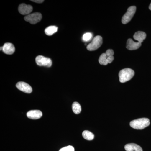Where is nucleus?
Returning <instances> with one entry per match:
<instances>
[{"instance_id": "obj_11", "label": "nucleus", "mask_w": 151, "mask_h": 151, "mask_svg": "<svg viewBox=\"0 0 151 151\" xmlns=\"http://www.w3.org/2000/svg\"><path fill=\"white\" fill-rule=\"evenodd\" d=\"M27 116L28 118L32 119H40L42 116V112L39 110H32L27 112Z\"/></svg>"}, {"instance_id": "obj_13", "label": "nucleus", "mask_w": 151, "mask_h": 151, "mask_svg": "<svg viewBox=\"0 0 151 151\" xmlns=\"http://www.w3.org/2000/svg\"><path fill=\"white\" fill-rule=\"evenodd\" d=\"M146 34L142 31H138L136 32L134 35V38L135 40L137 41L138 42L142 43L144 40L145 39Z\"/></svg>"}, {"instance_id": "obj_14", "label": "nucleus", "mask_w": 151, "mask_h": 151, "mask_svg": "<svg viewBox=\"0 0 151 151\" xmlns=\"http://www.w3.org/2000/svg\"><path fill=\"white\" fill-rule=\"evenodd\" d=\"M58 29V27L55 26H50L45 29V32L47 35L51 36L57 32Z\"/></svg>"}, {"instance_id": "obj_22", "label": "nucleus", "mask_w": 151, "mask_h": 151, "mask_svg": "<svg viewBox=\"0 0 151 151\" xmlns=\"http://www.w3.org/2000/svg\"><path fill=\"white\" fill-rule=\"evenodd\" d=\"M32 1L34 2H35L37 3H42L44 1V0H32L31 1Z\"/></svg>"}, {"instance_id": "obj_12", "label": "nucleus", "mask_w": 151, "mask_h": 151, "mask_svg": "<svg viewBox=\"0 0 151 151\" xmlns=\"http://www.w3.org/2000/svg\"><path fill=\"white\" fill-rule=\"evenodd\" d=\"M126 151H143L140 146L134 143L128 144L125 146Z\"/></svg>"}, {"instance_id": "obj_3", "label": "nucleus", "mask_w": 151, "mask_h": 151, "mask_svg": "<svg viewBox=\"0 0 151 151\" xmlns=\"http://www.w3.org/2000/svg\"><path fill=\"white\" fill-rule=\"evenodd\" d=\"M103 44V38L100 36H96L93 38L92 42L87 46V49L89 51H94L99 48Z\"/></svg>"}, {"instance_id": "obj_16", "label": "nucleus", "mask_w": 151, "mask_h": 151, "mask_svg": "<svg viewBox=\"0 0 151 151\" xmlns=\"http://www.w3.org/2000/svg\"><path fill=\"white\" fill-rule=\"evenodd\" d=\"M72 108L73 113L75 114H78L81 113V105L79 104V103H77V102H74L72 104Z\"/></svg>"}, {"instance_id": "obj_9", "label": "nucleus", "mask_w": 151, "mask_h": 151, "mask_svg": "<svg viewBox=\"0 0 151 151\" xmlns=\"http://www.w3.org/2000/svg\"><path fill=\"white\" fill-rule=\"evenodd\" d=\"M142 45V43L139 42H135L133 40L130 38L127 40V48L129 50H135L139 48Z\"/></svg>"}, {"instance_id": "obj_2", "label": "nucleus", "mask_w": 151, "mask_h": 151, "mask_svg": "<svg viewBox=\"0 0 151 151\" xmlns=\"http://www.w3.org/2000/svg\"><path fill=\"white\" fill-rule=\"evenodd\" d=\"M134 71L129 68L122 69L119 73V81L121 83H125L131 80L134 75Z\"/></svg>"}, {"instance_id": "obj_19", "label": "nucleus", "mask_w": 151, "mask_h": 151, "mask_svg": "<svg viewBox=\"0 0 151 151\" xmlns=\"http://www.w3.org/2000/svg\"><path fill=\"white\" fill-rule=\"evenodd\" d=\"M59 151H74V149L72 146H68L62 148Z\"/></svg>"}, {"instance_id": "obj_1", "label": "nucleus", "mask_w": 151, "mask_h": 151, "mask_svg": "<svg viewBox=\"0 0 151 151\" xmlns=\"http://www.w3.org/2000/svg\"><path fill=\"white\" fill-rule=\"evenodd\" d=\"M150 124V120L147 118H141L133 120L130 123L132 128L136 129L142 130L148 127Z\"/></svg>"}, {"instance_id": "obj_6", "label": "nucleus", "mask_w": 151, "mask_h": 151, "mask_svg": "<svg viewBox=\"0 0 151 151\" xmlns=\"http://www.w3.org/2000/svg\"><path fill=\"white\" fill-rule=\"evenodd\" d=\"M35 61L39 66L50 67L52 65L51 60L42 55H38L36 58Z\"/></svg>"}, {"instance_id": "obj_18", "label": "nucleus", "mask_w": 151, "mask_h": 151, "mask_svg": "<svg viewBox=\"0 0 151 151\" xmlns=\"http://www.w3.org/2000/svg\"><path fill=\"white\" fill-rule=\"evenodd\" d=\"M92 34L90 32H87L83 35L82 37V40L84 42H88L92 39Z\"/></svg>"}, {"instance_id": "obj_15", "label": "nucleus", "mask_w": 151, "mask_h": 151, "mask_svg": "<svg viewBox=\"0 0 151 151\" xmlns=\"http://www.w3.org/2000/svg\"><path fill=\"white\" fill-rule=\"evenodd\" d=\"M82 136L87 140L91 141L94 139V135L92 132L88 131H84L82 133Z\"/></svg>"}, {"instance_id": "obj_8", "label": "nucleus", "mask_w": 151, "mask_h": 151, "mask_svg": "<svg viewBox=\"0 0 151 151\" xmlns=\"http://www.w3.org/2000/svg\"><path fill=\"white\" fill-rule=\"evenodd\" d=\"M19 12L22 15H28L30 14L33 10L32 6L24 4H21L18 8Z\"/></svg>"}, {"instance_id": "obj_23", "label": "nucleus", "mask_w": 151, "mask_h": 151, "mask_svg": "<svg viewBox=\"0 0 151 151\" xmlns=\"http://www.w3.org/2000/svg\"><path fill=\"white\" fill-rule=\"evenodd\" d=\"M149 9L151 10V3L150 4V6H149Z\"/></svg>"}, {"instance_id": "obj_4", "label": "nucleus", "mask_w": 151, "mask_h": 151, "mask_svg": "<svg viewBox=\"0 0 151 151\" xmlns=\"http://www.w3.org/2000/svg\"><path fill=\"white\" fill-rule=\"evenodd\" d=\"M136 9L135 6H132L128 8L126 13L122 17V23L123 24H127L132 20L136 12Z\"/></svg>"}, {"instance_id": "obj_21", "label": "nucleus", "mask_w": 151, "mask_h": 151, "mask_svg": "<svg viewBox=\"0 0 151 151\" xmlns=\"http://www.w3.org/2000/svg\"><path fill=\"white\" fill-rule=\"evenodd\" d=\"M114 57L113 56H111L107 57V60H108V63H111L113 62V60H114Z\"/></svg>"}, {"instance_id": "obj_10", "label": "nucleus", "mask_w": 151, "mask_h": 151, "mask_svg": "<svg viewBox=\"0 0 151 151\" xmlns=\"http://www.w3.org/2000/svg\"><path fill=\"white\" fill-rule=\"evenodd\" d=\"M2 50L5 54L12 55L15 51V48L13 44L7 42L5 43L3 46Z\"/></svg>"}, {"instance_id": "obj_7", "label": "nucleus", "mask_w": 151, "mask_h": 151, "mask_svg": "<svg viewBox=\"0 0 151 151\" xmlns=\"http://www.w3.org/2000/svg\"><path fill=\"white\" fill-rule=\"evenodd\" d=\"M16 87L18 89L24 93L30 94L32 92V89L29 84L26 82L20 81L16 84Z\"/></svg>"}, {"instance_id": "obj_20", "label": "nucleus", "mask_w": 151, "mask_h": 151, "mask_svg": "<svg viewBox=\"0 0 151 151\" xmlns=\"http://www.w3.org/2000/svg\"><path fill=\"white\" fill-rule=\"evenodd\" d=\"M105 53L107 57L113 56L114 51L112 49H108L106 51Z\"/></svg>"}, {"instance_id": "obj_17", "label": "nucleus", "mask_w": 151, "mask_h": 151, "mask_svg": "<svg viewBox=\"0 0 151 151\" xmlns=\"http://www.w3.org/2000/svg\"><path fill=\"white\" fill-rule=\"evenodd\" d=\"M99 62L102 65H107L108 64L107 57L105 53H103L100 55L99 58Z\"/></svg>"}, {"instance_id": "obj_5", "label": "nucleus", "mask_w": 151, "mask_h": 151, "mask_svg": "<svg viewBox=\"0 0 151 151\" xmlns=\"http://www.w3.org/2000/svg\"><path fill=\"white\" fill-rule=\"evenodd\" d=\"M42 19V15L40 13L35 12L26 16L24 19L26 21L34 24L40 22Z\"/></svg>"}]
</instances>
